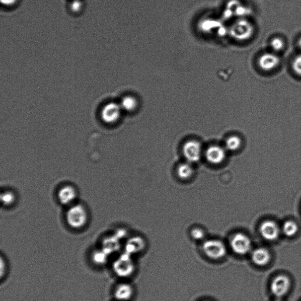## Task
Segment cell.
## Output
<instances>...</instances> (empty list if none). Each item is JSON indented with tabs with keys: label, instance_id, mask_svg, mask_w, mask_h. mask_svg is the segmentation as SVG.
Wrapping results in <instances>:
<instances>
[{
	"label": "cell",
	"instance_id": "obj_5",
	"mask_svg": "<svg viewBox=\"0 0 301 301\" xmlns=\"http://www.w3.org/2000/svg\"><path fill=\"white\" fill-rule=\"evenodd\" d=\"M183 155L188 163H197L200 160L202 155L201 143L195 140H190L184 143Z\"/></svg>",
	"mask_w": 301,
	"mask_h": 301
},
{
	"label": "cell",
	"instance_id": "obj_16",
	"mask_svg": "<svg viewBox=\"0 0 301 301\" xmlns=\"http://www.w3.org/2000/svg\"><path fill=\"white\" fill-rule=\"evenodd\" d=\"M118 240L113 239H109L104 241L103 244V250L108 254H111L119 249Z\"/></svg>",
	"mask_w": 301,
	"mask_h": 301
},
{
	"label": "cell",
	"instance_id": "obj_26",
	"mask_svg": "<svg viewBox=\"0 0 301 301\" xmlns=\"http://www.w3.org/2000/svg\"><path fill=\"white\" fill-rule=\"evenodd\" d=\"M17 0H1L2 4L6 6H12L15 5Z\"/></svg>",
	"mask_w": 301,
	"mask_h": 301
},
{
	"label": "cell",
	"instance_id": "obj_14",
	"mask_svg": "<svg viewBox=\"0 0 301 301\" xmlns=\"http://www.w3.org/2000/svg\"><path fill=\"white\" fill-rule=\"evenodd\" d=\"M145 246L144 241L140 237L132 238L128 241L125 246V253L129 255L137 254L141 252Z\"/></svg>",
	"mask_w": 301,
	"mask_h": 301
},
{
	"label": "cell",
	"instance_id": "obj_19",
	"mask_svg": "<svg viewBox=\"0 0 301 301\" xmlns=\"http://www.w3.org/2000/svg\"><path fill=\"white\" fill-rule=\"evenodd\" d=\"M283 232L287 237L295 236L298 230L297 224L292 220H287L283 225Z\"/></svg>",
	"mask_w": 301,
	"mask_h": 301
},
{
	"label": "cell",
	"instance_id": "obj_27",
	"mask_svg": "<svg viewBox=\"0 0 301 301\" xmlns=\"http://www.w3.org/2000/svg\"><path fill=\"white\" fill-rule=\"evenodd\" d=\"M299 47L301 49V37L299 38L298 42H297Z\"/></svg>",
	"mask_w": 301,
	"mask_h": 301
},
{
	"label": "cell",
	"instance_id": "obj_24",
	"mask_svg": "<svg viewBox=\"0 0 301 301\" xmlns=\"http://www.w3.org/2000/svg\"><path fill=\"white\" fill-rule=\"evenodd\" d=\"M191 235L192 239L195 240H201L204 239L205 234L201 229H194L191 231Z\"/></svg>",
	"mask_w": 301,
	"mask_h": 301
},
{
	"label": "cell",
	"instance_id": "obj_17",
	"mask_svg": "<svg viewBox=\"0 0 301 301\" xmlns=\"http://www.w3.org/2000/svg\"><path fill=\"white\" fill-rule=\"evenodd\" d=\"M241 139L239 136L233 135L230 136L225 142V146L230 152H236L239 149L241 145Z\"/></svg>",
	"mask_w": 301,
	"mask_h": 301
},
{
	"label": "cell",
	"instance_id": "obj_28",
	"mask_svg": "<svg viewBox=\"0 0 301 301\" xmlns=\"http://www.w3.org/2000/svg\"><path fill=\"white\" fill-rule=\"evenodd\" d=\"M274 301H283V300L281 299V297H277V299L274 300Z\"/></svg>",
	"mask_w": 301,
	"mask_h": 301
},
{
	"label": "cell",
	"instance_id": "obj_3",
	"mask_svg": "<svg viewBox=\"0 0 301 301\" xmlns=\"http://www.w3.org/2000/svg\"><path fill=\"white\" fill-rule=\"evenodd\" d=\"M202 250L206 257L213 260H220L227 254L225 244L218 240L206 241L203 244Z\"/></svg>",
	"mask_w": 301,
	"mask_h": 301
},
{
	"label": "cell",
	"instance_id": "obj_13",
	"mask_svg": "<svg viewBox=\"0 0 301 301\" xmlns=\"http://www.w3.org/2000/svg\"><path fill=\"white\" fill-rule=\"evenodd\" d=\"M252 261L258 266H265L271 260V255L267 250L263 248H257L251 253Z\"/></svg>",
	"mask_w": 301,
	"mask_h": 301
},
{
	"label": "cell",
	"instance_id": "obj_22",
	"mask_svg": "<svg viewBox=\"0 0 301 301\" xmlns=\"http://www.w3.org/2000/svg\"><path fill=\"white\" fill-rule=\"evenodd\" d=\"M2 201L6 205H10L15 201V195L12 192H6L2 195Z\"/></svg>",
	"mask_w": 301,
	"mask_h": 301
},
{
	"label": "cell",
	"instance_id": "obj_21",
	"mask_svg": "<svg viewBox=\"0 0 301 301\" xmlns=\"http://www.w3.org/2000/svg\"><path fill=\"white\" fill-rule=\"evenodd\" d=\"M272 50L275 52L281 51L284 47V43L281 38L275 37L270 42Z\"/></svg>",
	"mask_w": 301,
	"mask_h": 301
},
{
	"label": "cell",
	"instance_id": "obj_23",
	"mask_svg": "<svg viewBox=\"0 0 301 301\" xmlns=\"http://www.w3.org/2000/svg\"><path fill=\"white\" fill-rule=\"evenodd\" d=\"M292 68L297 75L301 76V55L296 56L292 62Z\"/></svg>",
	"mask_w": 301,
	"mask_h": 301
},
{
	"label": "cell",
	"instance_id": "obj_10",
	"mask_svg": "<svg viewBox=\"0 0 301 301\" xmlns=\"http://www.w3.org/2000/svg\"><path fill=\"white\" fill-rule=\"evenodd\" d=\"M280 58L274 53H265L259 59L258 64L260 68L265 71H271L279 64Z\"/></svg>",
	"mask_w": 301,
	"mask_h": 301
},
{
	"label": "cell",
	"instance_id": "obj_25",
	"mask_svg": "<svg viewBox=\"0 0 301 301\" xmlns=\"http://www.w3.org/2000/svg\"><path fill=\"white\" fill-rule=\"evenodd\" d=\"M83 2L82 0H72L70 5V9L73 12L79 13L83 9Z\"/></svg>",
	"mask_w": 301,
	"mask_h": 301
},
{
	"label": "cell",
	"instance_id": "obj_11",
	"mask_svg": "<svg viewBox=\"0 0 301 301\" xmlns=\"http://www.w3.org/2000/svg\"><path fill=\"white\" fill-rule=\"evenodd\" d=\"M134 293L132 286L127 283H122L115 288L114 296L119 301H127L130 299Z\"/></svg>",
	"mask_w": 301,
	"mask_h": 301
},
{
	"label": "cell",
	"instance_id": "obj_7",
	"mask_svg": "<svg viewBox=\"0 0 301 301\" xmlns=\"http://www.w3.org/2000/svg\"><path fill=\"white\" fill-rule=\"evenodd\" d=\"M290 286V281L289 278L285 275H279L271 282V290L275 296L281 297L288 292Z\"/></svg>",
	"mask_w": 301,
	"mask_h": 301
},
{
	"label": "cell",
	"instance_id": "obj_6",
	"mask_svg": "<svg viewBox=\"0 0 301 301\" xmlns=\"http://www.w3.org/2000/svg\"><path fill=\"white\" fill-rule=\"evenodd\" d=\"M122 108L120 105L110 103L105 106L101 112L102 120L107 124H114L121 116Z\"/></svg>",
	"mask_w": 301,
	"mask_h": 301
},
{
	"label": "cell",
	"instance_id": "obj_29",
	"mask_svg": "<svg viewBox=\"0 0 301 301\" xmlns=\"http://www.w3.org/2000/svg\"><path fill=\"white\" fill-rule=\"evenodd\" d=\"M205 301H208V300H205Z\"/></svg>",
	"mask_w": 301,
	"mask_h": 301
},
{
	"label": "cell",
	"instance_id": "obj_20",
	"mask_svg": "<svg viewBox=\"0 0 301 301\" xmlns=\"http://www.w3.org/2000/svg\"><path fill=\"white\" fill-rule=\"evenodd\" d=\"M108 254L104 251H97L93 254V260L97 264L102 265L106 263Z\"/></svg>",
	"mask_w": 301,
	"mask_h": 301
},
{
	"label": "cell",
	"instance_id": "obj_1",
	"mask_svg": "<svg viewBox=\"0 0 301 301\" xmlns=\"http://www.w3.org/2000/svg\"><path fill=\"white\" fill-rule=\"evenodd\" d=\"M88 220V214L84 206L78 204L71 206L66 213V220L70 227L73 229H82Z\"/></svg>",
	"mask_w": 301,
	"mask_h": 301
},
{
	"label": "cell",
	"instance_id": "obj_18",
	"mask_svg": "<svg viewBox=\"0 0 301 301\" xmlns=\"http://www.w3.org/2000/svg\"><path fill=\"white\" fill-rule=\"evenodd\" d=\"M120 106L122 109L127 111L134 110L137 106V103L135 98L131 96H127L122 100Z\"/></svg>",
	"mask_w": 301,
	"mask_h": 301
},
{
	"label": "cell",
	"instance_id": "obj_15",
	"mask_svg": "<svg viewBox=\"0 0 301 301\" xmlns=\"http://www.w3.org/2000/svg\"><path fill=\"white\" fill-rule=\"evenodd\" d=\"M177 174L182 180H188L194 174L193 168L190 163L181 164L177 169Z\"/></svg>",
	"mask_w": 301,
	"mask_h": 301
},
{
	"label": "cell",
	"instance_id": "obj_4",
	"mask_svg": "<svg viewBox=\"0 0 301 301\" xmlns=\"http://www.w3.org/2000/svg\"><path fill=\"white\" fill-rule=\"evenodd\" d=\"M230 246L234 253L244 255L251 251L252 244L250 238L246 234L237 233L231 239Z\"/></svg>",
	"mask_w": 301,
	"mask_h": 301
},
{
	"label": "cell",
	"instance_id": "obj_12",
	"mask_svg": "<svg viewBox=\"0 0 301 301\" xmlns=\"http://www.w3.org/2000/svg\"><path fill=\"white\" fill-rule=\"evenodd\" d=\"M58 197L61 204L64 205L71 204L77 197L76 189L70 185H66L59 190Z\"/></svg>",
	"mask_w": 301,
	"mask_h": 301
},
{
	"label": "cell",
	"instance_id": "obj_9",
	"mask_svg": "<svg viewBox=\"0 0 301 301\" xmlns=\"http://www.w3.org/2000/svg\"><path fill=\"white\" fill-rule=\"evenodd\" d=\"M206 160L212 164H219L225 159V149L218 145H212L206 149L205 152Z\"/></svg>",
	"mask_w": 301,
	"mask_h": 301
},
{
	"label": "cell",
	"instance_id": "obj_2",
	"mask_svg": "<svg viewBox=\"0 0 301 301\" xmlns=\"http://www.w3.org/2000/svg\"><path fill=\"white\" fill-rule=\"evenodd\" d=\"M131 256V255L124 253L115 260L113 270L117 276L122 278L128 277L134 272L135 265Z\"/></svg>",
	"mask_w": 301,
	"mask_h": 301
},
{
	"label": "cell",
	"instance_id": "obj_8",
	"mask_svg": "<svg viewBox=\"0 0 301 301\" xmlns=\"http://www.w3.org/2000/svg\"><path fill=\"white\" fill-rule=\"evenodd\" d=\"M260 232L262 237L268 241H274L278 239L280 230L277 224L272 220H266L262 223Z\"/></svg>",
	"mask_w": 301,
	"mask_h": 301
}]
</instances>
